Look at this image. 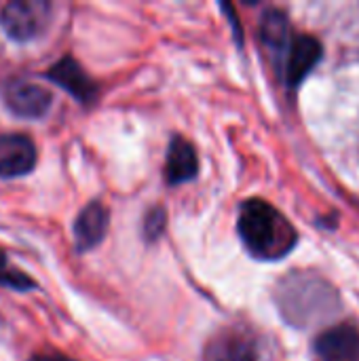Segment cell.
<instances>
[{"label": "cell", "mask_w": 359, "mask_h": 361, "mask_svg": "<svg viewBox=\"0 0 359 361\" xmlns=\"http://www.w3.org/2000/svg\"><path fill=\"white\" fill-rule=\"evenodd\" d=\"M275 302L286 324L294 328L322 324L343 309L334 286L311 271H294L286 275L275 290Z\"/></svg>", "instance_id": "obj_1"}, {"label": "cell", "mask_w": 359, "mask_h": 361, "mask_svg": "<svg viewBox=\"0 0 359 361\" xmlns=\"http://www.w3.org/2000/svg\"><path fill=\"white\" fill-rule=\"evenodd\" d=\"M199 173V159L190 142L176 135L167 150L165 161V178L171 186H178L182 182L193 180Z\"/></svg>", "instance_id": "obj_12"}, {"label": "cell", "mask_w": 359, "mask_h": 361, "mask_svg": "<svg viewBox=\"0 0 359 361\" xmlns=\"http://www.w3.org/2000/svg\"><path fill=\"white\" fill-rule=\"evenodd\" d=\"M313 361H359V328L339 324L324 330L313 343Z\"/></svg>", "instance_id": "obj_5"}, {"label": "cell", "mask_w": 359, "mask_h": 361, "mask_svg": "<svg viewBox=\"0 0 359 361\" xmlns=\"http://www.w3.org/2000/svg\"><path fill=\"white\" fill-rule=\"evenodd\" d=\"M53 6L42 0H13L0 11V25L15 42H30L44 34Z\"/></svg>", "instance_id": "obj_3"}, {"label": "cell", "mask_w": 359, "mask_h": 361, "mask_svg": "<svg viewBox=\"0 0 359 361\" xmlns=\"http://www.w3.org/2000/svg\"><path fill=\"white\" fill-rule=\"evenodd\" d=\"M205 361H258L256 341L239 328L218 332L203 351Z\"/></svg>", "instance_id": "obj_7"}, {"label": "cell", "mask_w": 359, "mask_h": 361, "mask_svg": "<svg viewBox=\"0 0 359 361\" xmlns=\"http://www.w3.org/2000/svg\"><path fill=\"white\" fill-rule=\"evenodd\" d=\"M0 286L11 288V290H21V292L36 288V283L25 273L15 269L2 252H0Z\"/></svg>", "instance_id": "obj_13"}, {"label": "cell", "mask_w": 359, "mask_h": 361, "mask_svg": "<svg viewBox=\"0 0 359 361\" xmlns=\"http://www.w3.org/2000/svg\"><path fill=\"white\" fill-rule=\"evenodd\" d=\"M47 78L53 80L55 85H59L61 89H66L76 102L80 104H91L97 95V85L95 80L83 70V66L66 55L59 61H55L49 70H47Z\"/></svg>", "instance_id": "obj_8"}, {"label": "cell", "mask_w": 359, "mask_h": 361, "mask_svg": "<svg viewBox=\"0 0 359 361\" xmlns=\"http://www.w3.org/2000/svg\"><path fill=\"white\" fill-rule=\"evenodd\" d=\"M4 106L19 118H42L53 104V95L47 87L30 80H11L4 87Z\"/></svg>", "instance_id": "obj_4"}, {"label": "cell", "mask_w": 359, "mask_h": 361, "mask_svg": "<svg viewBox=\"0 0 359 361\" xmlns=\"http://www.w3.org/2000/svg\"><path fill=\"white\" fill-rule=\"evenodd\" d=\"M32 361H76V360H72V357H68V355H61V353H38V355H34V360Z\"/></svg>", "instance_id": "obj_15"}, {"label": "cell", "mask_w": 359, "mask_h": 361, "mask_svg": "<svg viewBox=\"0 0 359 361\" xmlns=\"http://www.w3.org/2000/svg\"><path fill=\"white\" fill-rule=\"evenodd\" d=\"M260 38H262V44L267 47V51L273 55V61L277 66H284V59L294 40V36L290 34V21H288L286 13H281L277 8H269L260 21Z\"/></svg>", "instance_id": "obj_11"}, {"label": "cell", "mask_w": 359, "mask_h": 361, "mask_svg": "<svg viewBox=\"0 0 359 361\" xmlns=\"http://www.w3.org/2000/svg\"><path fill=\"white\" fill-rule=\"evenodd\" d=\"M36 146L25 133H2L0 135V178H19L34 169Z\"/></svg>", "instance_id": "obj_6"}, {"label": "cell", "mask_w": 359, "mask_h": 361, "mask_svg": "<svg viewBox=\"0 0 359 361\" xmlns=\"http://www.w3.org/2000/svg\"><path fill=\"white\" fill-rule=\"evenodd\" d=\"M237 228L243 245L258 260H281L298 241L290 220L264 199H248L241 205Z\"/></svg>", "instance_id": "obj_2"}, {"label": "cell", "mask_w": 359, "mask_h": 361, "mask_svg": "<svg viewBox=\"0 0 359 361\" xmlns=\"http://www.w3.org/2000/svg\"><path fill=\"white\" fill-rule=\"evenodd\" d=\"M165 220H167L165 209H163V207H152V209L146 214V218H144V237H146L148 241L159 239V235H161L163 228H165Z\"/></svg>", "instance_id": "obj_14"}, {"label": "cell", "mask_w": 359, "mask_h": 361, "mask_svg": "<svg viewBox=\"0 0 359 361\" xmlns=\"http://www.w3.org/2000/svg\"><path fill=\"white\" fill-rule=\"evenodd\" d=\"M320 59H322L320 40L313 36H296L281 66L286 74V82L290 87H298Z\"/></svg>", "instance_id": "obj_10"}, {"label": "cell", "mask_w": 359, "mask_h": 361, "mask_svg": "<svg viewBox=\"0 0 359 361\" xmlns=\"http://www.w3.org/2000/svg\"><path fill=\"white\" fill-rule=\"evenodd\" d=\"M110 214L108 207L99 201L89 203L74 220V243L78 252H89L99 245L108 233Z\"/></svg>", "instance_id": "obj_9"}]
</instances>
